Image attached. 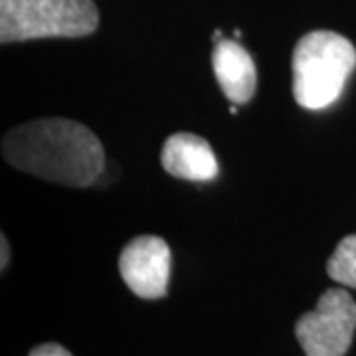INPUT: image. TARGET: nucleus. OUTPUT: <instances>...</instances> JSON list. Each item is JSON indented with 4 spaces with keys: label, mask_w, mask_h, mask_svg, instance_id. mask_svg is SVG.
Masks as SVG:
<instances>
[{
    "label": "nucleus",
    "mask_w": 356,
    "mask_h": 356,
    "mask_svg": "<svg viewBox=\"0 0 356 356\" xmlns=\"http://www.w3.org/2000/svg\"><path fill=\"white\" fill-rule=\"evenodd\" d=\"M161 165L168 175L184 180H212L218 161L210 143L192 133H175L163 145Z\"/></svg>",
    "instance_id": "423d86ee"
},
{
    "label": "nucleus",
    "mask_w": 356,
    "mask_h": 356,
    "mask_svg": "<svg viewBox=\"0 0 356 356\" xmlns=\"http://www.w3.org/2000/svg\"><path fill=\"white\" fill-rule=\"evenodd\" d=\"M119 273L140 299L165 297L170 277V248L159 236L133 238L119 255Z\"/></svg>",
    "instance_id": "39448f33"
},
{
    "label": "nucleus",
    "mask_w": 356,
    "mask_h": 356,
    "mask_svg": "<svg viewBox=\"0 0 356 356\" xmlns=\"http://www.w3.org/2000/svg\"><path fill=\"white\" fill-rule=\"evenodd\" d=\"M93 0H0V42L81 38L95 32Z\"/></svg>",
    "instance_id": "7ed1b4c3"
},
{
    "label": "nucleus",
    "mask_w": 356,
    "mask_h": 356,
    "mask_svg": "<svg viewBox=\"0 0 356 356\" xmlns=\"http://www.w3.org/2000/svg\"><path fill=\"white\" fill-rule=\"evenodd\" d=\"M356 331V303L344 289H327L317 307L295 325L307 356H344Z\"/></svg>",
    "instance_id": "20e7f679"
},
{
    "label": "nucleus",
    "mask_w": 356,
    "mask_h": 356,
    "mask_svg": "<svg viewBox=\"0 0 356 356\" xmlns=\"http://www.w3.org/2000/svg\"><path fill=\"white\" fill-rule=\"evenodd\" d=\"M30 356H72V353H67L64 346H60V344L48 343L36 346V348L30 353Z\"/></svg>",
    "instance_id": "1a4fd4ad"
},
{
    "label": "nucleus",
    "mask_w": 356,
    "mask_h": 356,
    "mask_svg": "<svg viewBox=\"0 0 356 356\" xmlns=\"http://www.w3.org/2000/svg\"><path fill=\"white\" fill-rule=\"evenodd\" d=\"M327 273L337 283L356 289V234L339 242L327 264Z\"/></svg>",
    "instance_id": "6e6552de"
},
{
    "label": "nucleus",
    "mask_w": 356,
    "mask_h": 356,
    "mask_svg": "<svg viewBox=\"0 0 356 356\" xmlns=\"http://www.w3.org/2000/svg\"><path fill=\"white\" fill-rule=\"evenodd\" d=\"M356 67V48L337 32L315 30L297 42L291 58L293 97L318 111L337 102Z\"/></svg>",
    "instance_id": "f03ea898"
},
{
    "label": "nucleus",
    "mask_w": 356,
    "mask_h": 356,
    "mask_svg": "<svg viewBox=\"0 0 356 356\" xmlns=\"http://www.w3.org/2000/svg\"><path fill=\"white\" fill-rule=\"evenodd\" d=\"M0 248H2V259H0V267L6 269L8 266V255H10V250H8V242H6V236L0 238Z\"/></svg>",
    "instance_id": "9d476101"
},
{
    "label": "nucleus",
    "mask_w": 356,
    "mask_h": 356,
    "mask_svg": "<svg viewBox=\"0 0 356 356\" xmlns=\"http://www.w3.org/2000/svg\"><path fill=\"white\" fill-rule=\"evenodd\" d=\"M212 67L220 88L229 102L243 105L254 97L257 72L252 56L234 40H220L212 51Z\"/></svg>",
    "instance_id": "0eeeda50"
},
{
    "label": "nucleus",
    "mask_w": 356,
    "mask_h": 356,
    "mask_svg": "<svg viewBox=\"0 0 356 356\" xmlns=\"http://www.w3.org/2000/svg\"><path fill=\"white\" fill-rule=\"evenodd\" d=\"M2 156L22 172L74 188L93 184L105 166L103 145L93 131L62 117L28 121L8 131Z\"/></svg>",
    "instance_id": "f257e3e1"
}]
</instances>
